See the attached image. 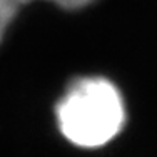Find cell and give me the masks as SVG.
Here are the masks:
<instances>
[{
    "instance_id": "obj_1",
    "label": "cell",
    "mask_w": 157,
    "mask_h": 157,
    "mask_svg": "<svg viewBox=\"0 0 157 157\" xmlns=\"http://www.w3.org/2000/svg\"><path fill=\"white\" fill-rule=\"evenodd\" d=\"M125 117L122 92L100 75L74 78L55 104L60 134L84 149H97L114 140L124 129Z\"/></svg>"
},
{
    "instance_id": "obj_2",
    "label": "cell",
    "mask_w": 157,
    "mask_h": 157,
    "mask_svg": "<svg viewBox=\"0 0 157 157\" xmlns=\"http://www.w3.org/2000/svg\"><path fill=\"white\" fill-rule=\"evenodd\" d=\"M48 2L59 5L60 9L65 10H80L84 7H89L95 2V0H48Z\"/></svg>"
}]
</instances>
